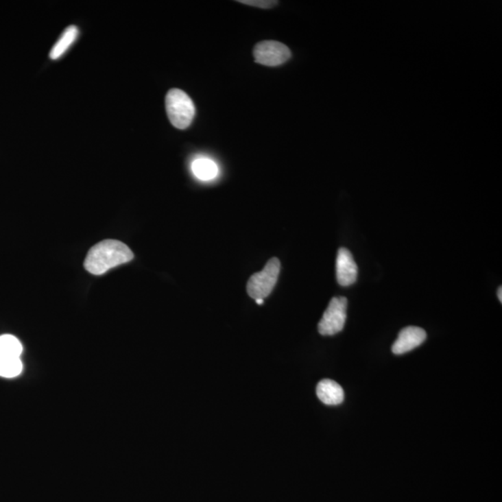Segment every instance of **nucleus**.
<instances>
[{
    "label": "nucleus",
    "mask_w": 502,
    "mask_h": 502,
    "mask_svg": "<svg viewBox=\"0 0 502 502\" xmlns=\"http://www.w3.org/2000/svg\"><path fill=\"white\" fill-rule=\"evenodd\" d=\"M134 255L124 243L117 240H104L94 246L86 257V270L94 276H101L112 268L130 263Z\"/></svg>",
    "instance_id": "f257e3e1"
},
{
    "label": "nucleus",
    "mask_w": 502,
    "mask_h": 502,
    "mask_svg": "<svg viewBox=\"0 0 502 502\" xmlns=\"http://www.w3.org/2000/svg\"><path fill=\"white\" fill-rule=\"evenodd\" d=\"M166 111L169 121L179 130L187 129L195 114L192 99L179 88H172L167 93Z\"/></svg>",
    "instance_id": "f03ea898"
},
{
    "label": "nucleus",
    "mask_w": 502,
    "mask_h": 502,
    "mask_svg": "<svg viewBox=\"0 0 502 502\" xmlns=\"http://www.w3.org/2000/svg\"><path fill=\"white\" fill-rule=\"evenodd\" d=\"M281 264L277 258H272L261 272L251 276L247 285L248 294L254 300H264L276 286Z\"/></svg>",
    "instance_id": "7ed1b4c3"
},
{
    "label": "nucleus",
    "mask_w": 502,
    "mask_h": 502,
    "mask_svg": "<svg viewBox=\"0 0 502 502\" xmlns=\"http://www.w3.org/2000/svg\"><path fill=\"white\" fill-rule=\"evenodd\" d=\"M347 305L346 298H333L318 324L319 333L323 336H333L341 332L346 322Z\"/></svg>",
    "instance_id": "20e7f679"
},
{
    "label": "nucleus",
    "mask_w": 502,
    "mask_h": 502,
    "mask_svg": "<svg viewBox=\"0 0 502 502\" xmlns=\"http://www.w3.org/2000/svg\"><path fill=\"white\" fill-rule=\"evenodd\" d=\"M253 55L258 64L265 67H278L289 61L291 51L281 42L265 40L254 47Z\"/></svg>",
    "instance_id": "39448f33"
},
{
    "label": "nucleus",
    "mask_w": 502,
    "mask_h": 502,
    "mask_svg": "<svg viewBox=\"0 0 502 502\" xmlns=\"http://www.w3.org/2000/svg\"><path fill=\"white\" fill-rule=\"evenodd\" d=\"M358 268L352 253L347 248L338 251L336 260L337 281L342 287H349L357 282Z\"/></svg>",
    "instance_id": "423d86ee"
},
{
    "label": "nucleus",
    "mask_w": 502,
    "mask_h": 502,
    "mask_svg": "<svg viewBox=\"0 0 502 502\" xmlns=\"http://www.w3.org/2000/svg\"><path fill=\"white\" fill-rule=\"evenodd\" d=\"M426 332L425 329L418 326H407L400 331L398 338L394 342L392 351L394 355L406 354L422 345L425 342Z\"/></svg>",
    "instance_id": "0eeeda50"
},
{
    "label": "nucleus",
    "mask_w": 502,
    "mask_h": 502,
    "mask_svg": "<svg viewBox=\"0 0 502 502\" xmlns=\"http://www.w3.org/2000/svg\"><path fill=\"white\" fill-rule=\"evenodd\" d=\"M316 394L320 401L328 406H337L344 400V389L336 381L328 380L321 381L316 387Z\"/></svg>",
    "instance_id": "6e6552de"
},
{
    "label": "nucleus",
    "mask_w": 502,
    "mask_h": 502,
    "mask_svg": "<svg viewBox=\"0 0 502 502\" xmlns=\"http://www.w3.org/2000/svg\"><path fill=\"white\" fill-rule=\"evenodd\" d=\"M191 167H192L193 175L201 180H213L219 172L218 166L215 162L206 158L195 159Z\"/></svg>",
    "instance_id": "1a4fd4ad"
},
{
    "label": "nucleus",
    "mask_w": 502,
    "mask_h": 502,
    "mask_svg": "<svg viewBox=\"0 0 502 502\" xmlns=\"http://www.w3.org/2000/svg\"><path fill=\"white\" fill-rule=\"evenodd\" d=\"M78 36V29L75 25L69 26L64 32L62 34L61 38L58 39L52 48L49 57L52 60L59 59L62 54L67 51L70 46L75 41Z\"/></svg>",
    "instance_id": "9d476101"
},
{
    "label": "nucleus",
    "mask_w": 502,
    "mask_h": 502,
    "mask_svg": "<svg viewBox=\"0 0 502 502\" xmlns=\"http://www.w3.org/2000/svg\"><path fill=\"white\" fill-rule=\"evenodd\" d=\"M23 370L20 357H2L0 355V376L12 379L19 376Z\"/></svg>",
    "instance_id": "9b49d317"
},
{
    "label": "nucleus",
    "mask_w": 502,
    "mask_h": 502,
    "mask_svg": "<svg viewBox=\"0 0 502 502\" xmlns=\"http://www.w3.org/2000/svg\"><path fill=\"white\" fill-rule=\"evenodd\" d=\"M22 352V344L16 337L9 334L0 336V355L20 357Z\"/></svg>",
    "instance_id": "f8f14e48"
},
{
    "label": "nucleus",
    "mask_w": 502,
    "mask_h": 502,
    "mask_svg": "<svg viewBox=\"0 0 502 502\" xmlns=\"http://www.w3.org/2000/svg\"><path fill=\"white\" fill-rule=\"evenodd\" d=\"M237 2L248 5V6L261 8V9H271L278 4V1H274V0H239Z\"/></svg>",
    "instance_id": "ddd939ff"
},
{
    "label": "nucleus",
    "mask_w": 502,
    "mask_h": 502,
    "mask_svg": "<svg viewBox=\"0 0 502 502\" xmlns=\"http://www.w3.org/2000/svg\"><path fill=\"white\" fill-rule=\"evenodd\" d=\"M498 298L499 300V302H502V287H499V289L498 290Z\"/></svg>",
    "instance_id": "4468645a"
},
{
    "label": "nucleus",
    "mask_w": 502,
    "mask_h": 502,
    "mask_svg": "<svg viewBox=\"0 0 502 502\" xmlns=\"http://www.w3.org/2000/svg\"><path fill=\"white\" fill-rule=\"evenodd\" d=\"M256 302H257L258 305H261L263 303V300H261V299L256 300Z\"/></svg>",
    "instance_id": "2eb2a0df"
}]
</instances>
